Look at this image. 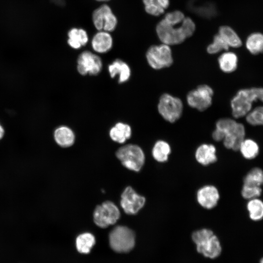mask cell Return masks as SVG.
Wrapping results in <instances>:
<instances>
[{"label":"cell","instance_id":"1","mask_svg":"<svg viewBox=\"0 0 263 263\" xmlns=\"http://www.w3.org/2000/svg\"><path fill=\"white\" fill-rule=\"evenodd\" d=\"M244 125L235 119L225 117L219 119L215 124L212 137L216 141H223L224 146L233 150H238L245 138Z\"/></svg>","mask_w":263,"mask_h":263},{"label":"cell","instance_id":"2","mask_svg":"<svg viewBox=\"0 0 263 263\" xmlns=\"http://www.w3.org/2000/svg\"><path fill=\"white\" fill-rule=\"evenodd\" d=\"M195 28L189 17H186L180 24L169 23L163 19L156 25V32L162 43L172 46L183 43L193 35Z\"/></svg>","mask_w":263,"mask_h":263},{"label":"cell","instance_id":"3","mask_svg":"<svg viewBox=\"0 0 263 263\" xmlns=\"http://www.w3.org/2000/svg\"><path fill=\"white\" fill-rule=\"evenodd\" d=\"M263 88H243L236 93L230 101L231 113L234 119L244 117L253 108L254 102L262 100Z\"/></svg>","mask_w":263,"mask_h":263},{"label":"cell","instance_id":"4","mask_svg":"<svg viewBox=\"0 0 263 263\" xmlns=\"http://www.w3.org/2000/svg\"><path fill=\"white\" fill-rule=\"evenodd\" d=\"M192 239L196 245L197 251L206 257L214 259L220 255V243L211 230L204 228L197 230L192 233Z\"/></svg>","mask_w":263,"mask_h":263},{"label":"cell","instance_id":"5","mask_svg":"<svg viewBox=\"0 0 263 263\" xmlns=\"http://www.w3.org/2000/svg\"><path fill=\"white\" fill-rule=\"evenodd\" d=\"M183 104L180 98L164 93L159 98L157 110L166 121L173 123L180 119L183 111Z\"/></svg>","mask_w":263,"mask_h":263},{"label":"cell","instance_id":"6","mask_svg":"<svg viewBox=\"0 0 263 263\" xmlns=\"http://www.w3.org/2000/svg\"><path fill=\"white\" fill-rule=\"evenodd\" d=\"M146 57L150 66L155 70L169 67L173 62L170 46L163 43L150 46Z\"/></svg>","mask_w":263,"mask_h":263},{"label":"cell","instance_id":"7","mask_svg":"<svg viewBox=\"0 0 263 263\" xmlns=\"http://www.w3.org/2000/svg\"><path fill=\"white\" fill-rule=\"evenodd\" d=\"M116 156L127 169L139 171L145 162V155L142 149L136 145L129 144L120 147Z\"/></svg>","mask_w":263,"mask_h":263},{"label":"cell","instance_id":"8","mask_svg":"<svg viewBox=\"0 0 263 263\" xmlns=\"http://www.w3.org/2000/svg\"><path fill=\"white\" fill-rule=\"evenodd\" d=\"M109 241L111 247L116 252H127L134 246L135 235L128 227L119 225L111 232Z\"/></svg>","mask_w":263,"mask_h":263},{"label":"cell","instance_id":"9","mask_svg":"<svg viewBox=\"0 0 263 263\" xmlns=\"http://www.w3.org/2000/svg\"><path fill=\"white\" fill-rule=\"evenodd\" d=\"M213 94V90L209 86L200 85L188 93L187 102L190 107L203 112L211 105Z\"/></svg>","mask_w":263,"mask_h":263},{"label":"cell","instance_id":"10","mask_svg":"<svg viewBox=\"0 0 263 263\" xmlns=\"http://www.w3.org/2000/svg\"><path fill=\"white\" fill-rule=\"evenodd\" d=\"M120 216V211L117 206L111 201H106L95 208L94 220L97 225L105 228L115 224Z\"/></svg>","mask_w":263,"mask_h":263},{"label":"cell","instance_id":"11","mask_svg":"<svg viewBox=\"0 0 263 263\" xmlns=\"http://www.w3.org/2000/svg\"><path fill=\"white\" fill-rule=\"evenodd\" d=\"M92 20L98 31L110 32L115 29L117 24L116 17L107 4L102 5L94 11Z\"/></svg>","mask_w":263,"mask_h":263},{"label":"cell","instance_id":"12","mask_svg":"<svg viewBox=\"0 0 263 263\" xmlns=\"http://www.w3.org/2000/svg\"><path fill=\"white\" fill-rule=\"evenodd\" d=\"M102 62L97 55L86 50L79 54L77 59V70L82 75H95L102 70Z\"/></svg>","mask_w":263,"mask_h":263},{"label":"cell","instance_id":"13","mask_svg":"<svg viewBox=\"0 0 263 263\" xmlns=\"http://www.w3.org/2000/svg\"><path fill=\"white\" fill-rule=\"evenodd\" d=\"M145 203V198L137 194L130 187H127L121 195L120 205L128 214H136Z\"/></svg>","mask_w":263,"mask_h":263},{"label":"cell","instance_id":"14","mask_svg":"<svg viewBox=\"0 0 263 263\" xmlns=\"http://www.w3.org/2000/svg\"><path fill=\"white\" fill-rule=\"evenodd\" d=\"M220 195L217 188L211 185H207L200 188L197 193L198 203L203 207L211 209L217 204Z\"/></svg>","mask_w":263,"mask_h":263},{"label":"cell","instance_id":"15","mask_svg":"<svg viewBox=\"0 0 263 263\" xmlns=\"http://www.w3.org/2000/svg\"><path fill=\"white\" fill-rule=\"evenodd\" d=\"M113 45V39L110 32L98 31L93 37L91 45L93 49L99 54L109 51Z\"/></svg>","mask_w":263,"mask_h":263},{"label":"cell","instance_id":"16","mask_svg":"<svg viewBox=\"0 0 263 263\" xmlns=\"http://www.w3.org/2000/svg\"><path fill=\"white\" fill-rule=\"evenodd\" d=\"M108 71L112 78L118 76V82L127 81L131 75V70L129 65L123 60L116 59L108 66Z\"/></svg>","mask_w":263,"mask_h":263},{"label":"cell","instance_id":"17","mask_svg":"<svg viewBox=\"0 0 263 263\" xmlns=\"http://www.w3.org/2000/svg\"><path fill=\"white\" fill-rule=\"evenodd\" d=\"M215 147L212 144H203L199 146L195 152V158L200 164L206 166L217 160Z\"/></svg>","mask_w":263,"mask_h":263},{"label":"cell","instance_id":"18","mask_svg":"<svg viewBox=\"0 0 263 263\" xmlns=\"http://www.w3.org/2000/svg\"><path fill=\"white\" fill-rule=\"evenodd\" d=\"M218 62L220 70L225 73L229 74L237 69L238 57L234 52L227 50L220 55Z\"/></svg>","mask_w":263,"mask_h":263},{"label":"cell","instance_id":"19","mask_svg":"<svg viewBox=\"0 0 263 263\" xmlns=\"http://www.w3.org/2000/svg\"><path fill=\"white\" fill-rule=\"evenodd\" d=\"M68 45L74 49H78L88 42L89 38L86 30L82 28H72L68 32Z\"/></svg>","mask_w":263,"mask_h":263},{"label":"cell","instance_id":"20","mask_svg":"<svg viewBox=\"0 0 263 263\" xmlns=\"http://www.w3.org/2000/svg\"><path fill=\"white\" fill-rule=\"evenodd\" d=\"M54 138L58 145L66 148L73 145L75 135L71 128L66 126H61L55 131Z\"/></svg>","mask_w":263,"mask_h":263},{"label":"cell","instance_id":"21","mask_svg":"<svg viewBox=\"0 0 263 263\" xmlns=\"http://www.w3.org/2000/svg\"><path fill=\"white\" fill-rule=\"evenodd\" d=\"M132 132L131 127L129 124L118 122L110 129L109 135L113 141L123 143L131 137Z\"/></svg>","mask_w":263,"mask_h":263},{"label":"cell","instance_id":"22","mask_svg":"<svg viewBox=\"0 0 263 263\" xmlns=\"http://www.w3.org/2000/svg\"><path fill=\"white\" fill-rule=\"evenodd\" d=\"M218 33L229 48H238L242 45L241 38L231 27L227 25L221 26L219 28Z\"/></svg>","mask_w":263,"mask_h":263},{"label":"cell","instance_id":"23","mask_svg":"<svg viewBox=\"0 0 263 263\" xmlns=\"http://www.w3.org/2000/svg\"><path fill=\"white\" fill-rule=\"evenodd\" d=\"M243 157L247 160H253L258 156L260 147L258 143L251 138H244L239 150Z\"/></svg>","mask_w":263,"mask_h":263},{"label":"cell","instance_id":"24","mask_svg":"<svg viewBox=\"0 0 263 263\" xmlns=\"http://www.w3.org/2000/svg\"><path fill=\"white\" fill-rule=\"evenodd\" d=\"M245 47L252 55H258L263 53V34L254 32L248 36L245 42Z\"/></svg>","mask_w":263,"mask_h":263},{"label":"cell","instance_id":"25","mask_svg":"<svg viewBox=\"0 0 263 263\" xmlns=\"http://www.w3.org/2000/svg\"><path fill=\"white\" fill-rule=\"evenodd\" d=\"M146 13L153 16L164 13L169 5V0H142Z\"/></svg>","mask_w":263,"mask_h":263},{"label":"cell","instance_id":"26","mask_svg":"<svg viewBox=\"0 0 263 263\" xmlns=\"http://www.w3.org/2000/svg\"><path fill=\"white\" fill-rule=\"evenodd\" d=\"M246 209L251 220L257 222L263 219V201L259 197L248 200Z\"/></svg>","mask_w":263,"mask_h":263},{"label":"cell","instance_id":"27","mask_svg":"<svg viewBox=\"0 0 263 263\" xmlns=\"http://www.w3.org/2000/svg\"><path fill=\"white\" fill-rule=\"evenodd\" d=\"M170 152L171 148L169 144L162 140L157 141L152 150L153 157L159 162L167 161Z\"/></svg>","mask_w":263,"mask_h":263},{"label":"cell","instance_id":"28","mask_svg":"<svg viewBox=\"0 0 263 263\" xmlns=\"http://www.w3.org/2000/svg\"><path fill=\"white\" fill-rule=\"evenodd\" d=\"M95 238L90 233L80 234L76 239L77 250L81 253H88L95 244Z\"/></svg>","mask_w":263,"mask_h":263},{"label":"cell","instance_id":"29","mask_svg":"<svg viewBox=\"0 0 263 263\" xmlns=\"http://www.w3.org/2000/svg\"><path fill=\"white\" fill-rule=\"evenodd\" d=\"M243 184L262 187L263 185V170L259 167L251 169L244 176Z\"/></svg>","mask_w":263,"mask_h":263},{"label":"cell","instance_id":"30","mask_svg":"<svg viewBox=\"0 0 263 263\" xmlns=\"http://www.w3.org/2000/svg\"><path fill=\"white\" fill-rule=\"evenodd\" d=\"M244 117L246 122L250 125H263V106L253 108Z\"/></svg>","mask_w":263,"mask_h":263},{"label":"cell","instance_id":"31","mask_svg":"<svg viewBox=\"0 0 263 263\" xmlns=\"http://www.w3.org/2000/svg\"><path fill=\"white\" fill-rule=\"evenodd\" d=\"M229 47L220 35L217 33L213 38V41L207 48V52L209 54H216L222 51H227Z\"/></svg>","mask_w":263,"mask_h":263},{"label":"cell","instance_id":"32","mask_svg":"<svg viewBox=\"0 0 263 263\" xmlns=\"http://www.w3.org/2000/svg\"><path fill=\"white\" fill-rule=\"evenodd\" d=\"M262 192L261 187L243 184L241 190L242 197L246 200L259 197Z\"/></svg>","mask_w":263,"mask_h":263},{"label":"cell","instance_id":"33","mask_svg":"<svg viewBox=\"0 0 263 263\" xmlns=\"http://www.w3.org/2000/svg\"><path fill=\"white\" fill-rule=\"evenodd\" d=\"M185 17L186 16L182 11L174 10L166 14L163 19L169 23L180 24Z\"/></svg>","mask_w":263,"mask_h":263},{"label":"cell","instance_id":"34","mask_svg":"<svg viewBox=\"0 0 263 263\" xmlns=\"http://www.w3.org/2000/svg\"><path fill=\"white\" fill-rule=\"evenodd\" d=\"M4 134V130L0 124V139L3 137Z\"/></svg>","mask_w":263,"mask_h":263},{"label":"cell","instance_id":"35","mask_svg":"<svg viewBox=\"0 0 263 263\" xmlns=\"http://www.w3.org/2000/svg\"><path fill=\"white\" fill-rule=\"evenodd\" d=\"M95 0L98 1H108L110 0Z\"/></svg>","mask_w":263,"mask_h":263},{"label":"cell","instance_id":"36","mask_svg":"<svg viewBox=\"0 0 263 263\" xmlns=\"http://www.w3.org/2000/svg\"><path fill=\"white\" fill-rule=\"evenodd\" d=\"M260 263H263V257L261 259Z\"/></svg>","mask_w":263,"mask_h":263},{"label":"cell","instance_id":"37","mask_svg":"<svg viewBox=\"0 0 263 263\" xmlns=\"http://www.w3.org/2000/svg\"><path fill=\"white\" fill-rule=\"evenodd\" d=\"M262 101L263 102V98H262Z\"/></svg>","mask_w":263,"mask_h":263}]
</instances>
